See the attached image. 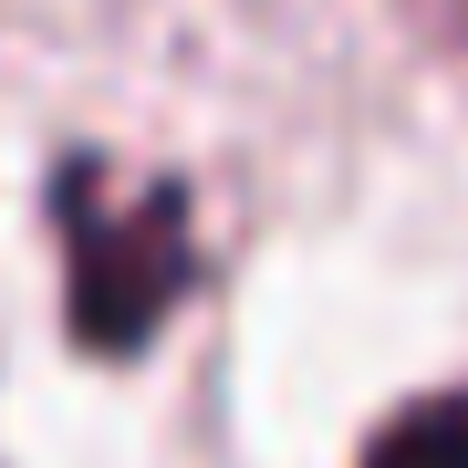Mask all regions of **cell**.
Here are the masks:
<instances>
[{
    "instance_id": "1",
    "label": "cell",
    "mask_w": 468,
    "mask_h": 468,
    "mask_svg": "<svg viewBox=\"0 0 468 468\" xmlns=\"http://www.w3.org/2000/svg\"><path fill=\"white\" fill-rule=\"evenodd\" d=\"M198 239H187V187L104 198L94 167L63 177V313L84 354H146L156 323L177 313Z\"/></svg>"
},
{
    "instance_id": "2",
    "label": "cell",
    "mask_w": 468,
    "mask_h": 468,
    "mask_svg": "<svg viewBox=\"0 0 468 468\" xmlns=\"http://www.w3.org/2000/svg\"><path fill=\"white\" fill-rule=\"evenodd\" d=\"M365 468H468V396H427L396 427H375Z\"/></svg>"
}]
</instances>
